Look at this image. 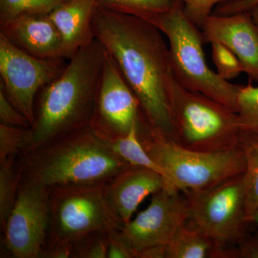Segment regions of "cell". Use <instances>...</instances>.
Wrapping results in <instances>:
<instances>
[{
  "mask_svg": "<svg viewBox=\"0 0 258 258\" xmlns=\"http://www.w3.org/2000/svg\"><path fill=\"white\" fill-rule=\"evenodd\" d=\"M93 28L95 38L113 57L138 98L141 119L174 139L169 95L175 79L162 32L147 20L99 5Z\"/></svg>",
  "mask_w": 258,
  "mask_h": 258,
  "instance_id": "1",
  "label": "cell"
},
{
  "mask_svg": "<svg viewBox=\"0 0 258 258\" xmlns=\"http://www.w3.org/2000/svg\"><path fill=\"white\" fill-rule=\"evenodd\" d=\"M105 53L104 47L95 39L70 59L58 77L40 90L35 100V123L20 154L90 125Z\"/></svg>",
  "mask_w": 258,
  "mask_h": 258,
  "instance_id": "2",
  "label": "cell"
},
{
  "mask_svg": "<svg viewBox=\"0 0 258 258\" xmlns=\"http://www.w3.org/2000/svg\"><path fill=\"white\" fill-rule=\"evenodd\" d=\"M23 177L47 187L107 183L130 164L90 125L18 156Z\"/></svg>",
  "mask_w": 258,
  "mask_h": 258,
  "instance_id": "3",
  "label": "cell"
},
{
  "mask_svg": "<svg viewBox=\"0 0 258 258\" xmlns=\"http://www.w3.org/2000/svg\"><path fill=\"white\" fill-rule=\"evenodd\" d=\"M139 139L148 154L165 171L171 186L181 191L208 189L245 171L242 145L220 152H200L181 147L139 118Z\"/></svg>",
  "mask_w": 258,
  "mask_h": 258,
  "instance_id": "4",
  "label": "cell"
},
{
  "mask_svg": "<svg viewBox=\"0 0 258 258\" xmlns=\"http://www.w3.org/2000/svg\"><path fill=\"white\" fill-rule=\"evenodd\" d=\"M153 25L168 40L171 69L182 87L205 95L237 113L242 86L222 79L209 67L203 50V32L185 15L179 0Z\"/></svg>",
  "mask_w": 258,
  "mask_h": 258,
  "instance_id": "5",
  "label": "cell"
},
{
  "mask_svg": "<svg viewBox=\"0 0 258 258\" xmlns=\"http://www.w3.org/2000/svg\"><path fill=\"white\" fill-rule=\"evenodd\" d=\"M169 108L174 139L200 152H220L242 146L237 112L209 97L173 83Z\"/></svg>",
  "mask_w": 258,
  "mask_h": 258,
  "instance_id": "6",
  "label": "cell"
},
{
  "mask_svg": "<svg viewBox=\"0 0 258 258\" xmlns=\"http://www.w3.org/2000/svg\"><path fill=\"white\" fill-rule=\"evenodd\" d=\"M106 184H69L50 188L45 248L62 242H76L97 231L123 225L107 200Z\"/></svg>",
  "mask_w": 258,
  "mask_h": 258,
  "instance_id": "7",
  "label": "cell"
},
{
  "mask_svg": "<svg viewBox=\"0 0 258 258\" xmlns=\"http://www.w3.org/2000/svg\"><path fill=\"white\" fill-rule=\"evenodd\" d=\"M243 174L208 189L184 191L188 200L186 223L211 239L220 258L246 236Z\"/></svg>",
  "mask_w": 258,
  "mask_h": 258,
  "instance_id": "8",
  "label": "cell"
},
{
  "mask_svg": "<svg viewBox=\"0 0 258 258\" xmlns=\"http://www.w3.org/2000/svg\"><path fill=\"white\" fill-rule=\"evenodd\" d=\"M66 59H42L27 53L0 33V88L31 127L37 93L63 71Z\"/></svg>",
  "mask_w": 258,
  "mask_h": 258,
  "instance_id": "9",
  "label": "cell"
},
{
  "mask_svg": "<svg viewBox=\"0 0 258 258\" xmlns=\"http://www.w3.org/2000/svg\"><path fill=\"white\" fill-rule=\"evenodd\" d=\"M50 188L23 177L4 230V245L14 258H42L49 226Z\"/></svg>",
  "mask_w": 258,
  "mask_h": 258,
  "instance_id": "10",
  "label": "cell"
},
{
  "mask_svg": "<svg viewBox=\"0 0 258 258\" xmlns=\"http://www.w3.org/2000/svg\"><path fill=\"white\" fill-rule=\"evenodd\" d=\"M138 98L106 51L90 126L105 140L125 137L139 123Z\"/></svg>",
  "mask_w": 258,
  "mask_h": 258,
  "instance_id": "11",
  "label": "cell"
},
{
  "mask_svg": "<svg viewBox=\"0 0 258 258\" xmlns=\"http://www.w3.org/2000/svg\"><path fill=\"white\" fill-rule=\"evenodd\" d=\"M180 190L166 186L152 195L150 204L134 220L120 227L122 234L137 252L166 244L186 222L188 200Z\"/></svg>",
  "mask_w": 258,
  "mask_h": 258,
  "instance_id": "12",
  "label": "cell"
},
{
  "mask_svg": "<svg viewBox=\"0 0 258 258\" xmlns=\"http://www.w3.org/2000/svg\"><path fill=\"white\" fill-rule=\"evenodd\" d=\"M205 42H218L232 50L250 81L258 82V27L249 12L213 14L201 28Z\"/></svg>",
  "mask_w": 258,
  "mask_h": 258,
  "instance_id": "13",
  "label": "cell"
},
{
  "mask_svg": "<svg viewBox=\"0 0 258 258\" xmlns=\"http://www.w3.org/2000/svg\"><path fill=\"white\" fill-rule=\"evenodd\" d=\"M166 186L171 185L155 171L128 165L106 183L107 200L115 215L124 225L132 220L144 199Z\"/></svg>",
  "mask_w": 258,
  "mask_h": 258,
  "instance_id": "14",
  "label": "cell"
},
{
  "mask_svg": "<svg viewBox=\"0 0 258 258\" xmlns=\"http://www.w3.org/2000/svg\"><path fill=\"white\" fill-rule=\"evenodd\" d=\"M15 46L42 59L62 57V37L49 14L25 15L0 28Z\"/></svg>",
  "mask_w": 258,
  "mask_h": 258,
  "instance_id": "15",
  "label": "cell"
},
{
  "mask_svg": "<svg viewBox=\"0 0 258 258\" xmlns=\"http://www.w3.org/2000/svg\"><path fill=\"white\" fill-rule=\"evenodd\" d=\"M98 5L96 0H67L49 14L62 37L66 60L96 39L93 21Z\"/></svg>",
  "mask_w": 258,
  "mask_h": 258,
  "instance_id": "16",
  "label": "cell"
},
{
  "mask_svg": "<svg viewBox=\"0 0 258 258\" xmlns=\"http://www.w3.org/2000/svg\"><path fill=\"white\" fill-rule=\"evenodd\" d=\"M218 258L211 239L185 223L166 244V258Z\"/></svg>",
  "mask_w": 258,
  "mask_h": 258,
  "instance_id": "17",
  "label": "cell"
},
{
  "mask_svg": "<svg viewBox=\"0 0 258 258\" xmlns=\"http://www.w3.org/2000/svg\"><path fill=\"white\" fill-rule=\"evenodd\" d=\"M108 143L113 152L130 165L155 171L169 183L165 171L150 157L142 145L139 137L138 125L134 126L125 137L111 141Z\"/></svg>",
  "mask_w": 258,
  "mask_h": 258,
  "instance_id": "18",
  "label": "cell"
},
{
  "mask_svg": "<svg viewBox=\"0 0 258 258\" xmlns=\"http://www.w3.org/2000/svg\"><path fill=\"white\" fill-rule=\"evenodd\" d=\"M98 4L116 13L132 15L153 23L167 13L178 0H96Z\"/></svg>",
  "mask_w": 258,
  "mask_h": 258,
  "instance_id": "19",
  "label": "cell"
},
{
  "mask_svg": "<svg viewBox=\"0 0 258 258\" xmlns=\"http://www.w3.org/2000/svg\"><path fill=\"white\" fill-rule=\"evenodd\" d=\"M22 179L18 157L0 163V225L3 230L16 202Z\"/></svg>",
  "mask_w": 258,
  "mask_h": 258,
  "instance_id": "20",
  "label": "cell"
},
{
  "mask_svg": "<svg viewBox=\"0 0 258 258\" xmlns=\"http://www.w3.org/2000/svg\"><path fill=\"white\" fill-rule=\"evenodd\" d=\"M242 145L246 161L244 189L246 218L249 223L258 209V141L242 137Z\"/></svg>",
  "mask_w": 258,
  "mask_h": 258,
  "instance_id": "21",
  "label": "cell"
},
{
  "mask_svg": "<svg viewBox=\"0 0 258 258\" xmlns=\"http://www.w3.org/2000/svg\"><path fill=\"white\" fill-rule=\"evenodd\" d=\"M67 0H0V28L25 15L50 14Z\"/></svg>",
  "mask_w": 258,
  "mask_h": 258,
  "instance_id": "22",
  "label": "cell"
},
{
  "mask_svg": "<svg viewBox=\"0 0 258 258\" xmlns=\"http://www.w3.org/2000/svg\"><path fill=\"white\" fill-rule=\"evenodd\" d=\"M242 137L258 141V86H242L237 110Z\"/></svg>",
  "mask_w": 258,
  "mask_h": 258,
  "instance_id": "23",
  "label": "cell"
},
{
  "mask_svg": "<svg viewBox=\"0 0 258 258\" xmlns=\"http://www.w3.org/2000/svg\"><path fill=\"white\" fill-rule=\"evenodd\" d=\"M212 57L216 73L225 81H230L244 73V68L235 54L223 44L211 42Z\"/></svg>",
  "mask_w": 258,
  "mask_h": 258,
  "instance_id": "24",
  "label": "cell"
},
{
  "mask_svg": "<svg viewBox=\"0 0 258 258\" xmlns=\"http://www.w3.org/2000/svg\"><path fill=\"white\" fill-rule=\"evenodd\" d=\"M30 128L0 124V163L21 154Z\"/></svg>",
  "mask_w": 258,
  "mask_h": 258,
  "instance_id": "25",
  "label": "cell"
},
{
  "mask_svg": "<svg viewBox=\"0 0 258 258\" xmlns=\"http://www.w3.org/2000/svg\"><path fill=\"white\" fill-rule=\"evenodd\" d=\"M108 231H97L76 241L75 258H107Z\"/></svg>",
  "mask_w": 258,
  "mask_h": 258,
  "instance_id": "26",
  "label": "cell"
},
{
  "mask_svg": "<svg viewBox=\"0 0 258 258\" xmlns=\"http://www.w3.org/2000/svg\"><path fill=\"white\" fill-rule=\"evenodd\" d=\"M184 6L185 15L201 30L207 19L212 15V10L217 5L236 0H179Z\"/></svg>",
  "mask_w": 258,
  "mask_h": 258,
  "instance_id": "27",
  "label": "cell"
},
{
  "mask_svg": "<svg viewBox=\"0 0 258 258\" xmlns=\"http://www.w3.org/2000/svg\"><path fill=\"white\" fill-rule=\"evenodd\" d=\"M108 235L107 258H137V252L122 234L120 227L112 228Z\"/></svg>",
  "mask_w": 258,
  "mask_h": 258,
  "instance_id": "28",
  "label": "cell"
},
{
  "mask_svg": "<svg viewBox=\"0 0 258 258\" xmlns=\"http://www.w3.org/2000/svg\"><path fill=\"white\" fill-rule=\"evenodd\" d=\"M0 124L31 128L28 118L17 109L0 88Z\"/></svg>",
  "mask_w": 258,
  "mask_h": 258,
  "instance_id": "29",
  "label": "cell"
},
{
  "mask_svg": "<svg viewBox=\"0 0 258 258\" xmlns=\"http://www.w3.org/2000/svg\"><path fill=\"white\" fill-rule=\"evenodd\" d=\"M225 257L258 258V237H244L235 249L227 251Z\"/></svg>",
  "mask_w": 258,
  "mask_h": 258,
  "instance_id": "30",
  "label": "cell"
},
{
  "mask_svg": "<svg viewBox=\"0 0 258 258\" xmlns=\"http://www.w3.org/2000/svg\"><path fill=\"white\" fill-rule=\"evenodd\" d=\"M257 4L258 0H236L218 5L213 14L226 15L249 12Z\"/></svg>",
  "mask_w": 258,
  "mask_h": 258,
  "instance_id": "31",
  "label": "cell"
},
{
  "mask_svg": "<svg viewBox=\"0 0 258 258\" xmlns=\"http://www.w3.org/2000/svg\"><path fill=\"white\" fill-rule=\"evenodd\" d=\"M42 258H75V242H62L45 247Z\"/></svg>",
  "mask_w": 258,
  "mask_h": 258,
  "instance_id": "32",
  "label": "cell"
},
{
  "mask_svg": "<svg viewBox=\"0 0 258 258\" xmlns=\"http://www.w3.org/2000/svg\"><path fill=\"white\" fill-rule=\"evenodd\" d=\"M137 258H166V244L154 245L137 252Z\"/></svg>",
  "mask_w": 258,
  "mask_h": 258,
  "instance_id": "33",
  "label": "cell"
},
{
  "mask_svg": "<svg viewBox=\"0 0 258 258\" xmlns=\"http://www.w3.org/2000/svg\"><path fill=\"white\" fill-rule=\"evenodd\" d=\"M249 13H250L251 15H252L254 23H256V25H257L258 27V4L255 5V6L249 11Z\"/></svg>",
  "mask_w": 258,
  "mask_h": 258,
  "instance_id": "34",
  "label": "cell"
},
{
  "mask_svg": "<svg viewBox=\"0 0 258 258\" xmlns=\"http://www.w3.org/2000/svg\"><path fill=\"white\" fill-rule=\"evenodd\" d=\"M252 222H255L256 224L258 225V209L257 211L254 213L253 219H252Z\"/></svg>",
  "mask_w": 258,
  "mask_h": 258,
  "instance_id": "35",
  "label": "cell"
}]
</instances>
